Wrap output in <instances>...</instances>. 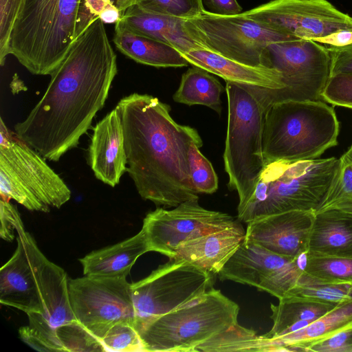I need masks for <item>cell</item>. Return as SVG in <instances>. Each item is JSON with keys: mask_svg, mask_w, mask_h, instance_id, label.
I'll use <instances>...</instances> for the list:
<instances>
[{"mask_svg": "<svg viewBox=\"0 0 352 352\" xmlns=\"http://www.w3.org/2000/svg\"><path fill=\"white\" fill-rule=\"evenodd\" d=\"M117 72V56L98 17L72 42L42 98L14 126L15 135L45 160L58 162L104 107Z\"/></svg>", "mask_w": 352, "mask_h": 352, "instance_id": "1", "label": "cell"}, {"mask_svg": "<svg viewBox=\"0 0 352 352\" xmlns=\"http://www.w3.org/2000/svg\"><path fill=\"white\" fill-rule=\"evenodd\" d=\"M116 107L123 126L126 172L140 197L168 208L199 198L188 162L190 145H203L197 129L176 122L170 106L151 95L133 93Z\"/></svg>", "mask_w": 352, "mask_h": 352, "instance_id": "2", "label": "cell"}, {"mask_svg": "<svg viewBox=\"0 0 352 352\" xmlns=\"http://www.w3.org/2000/svg\"><path fill=\"white\" fill-rule=\"evenodd\" d=\"M340 123L322 100H287L270 104L264 116L263 153L265 164L318 158L338 144Z\"/></svg>", "mask_w": 352, "mask_h": 352, "instance_id": "3", "label": "cell"}, {"mask_svg": "<svg viewBox=\"0 0 352 352\" xmlns=\"http://www.w3.org/2000/svg\"><path fill=\"white\" fill-rule=\"evenodd\" d=\"M80 0H23L10 54L31 74L51 75L75 39Z\"/></svg>", "mask_w": 352, "mask_h": 352, "instance_id": "4", "label": "cell"}, {"mask_svg": "<svg viewBox=\"0 0 352 352\" xmlns=\"http://www.w3.org/2000/svg\"><path fill=\"white\" fill-rule=\"evenodd\" d=\"M338 164V159L334 157L265 164L251 197L237 211L238 220L247 223L287 211H316L332 181Z\"/></svg>", "mask_w": 352, "mask_h": 352, "instance_id": "5", "label": "cell"}, {"mask_svg": "<svg viewBox=\"0 0 352 352\" xmlns=\"http://www.w3.org/2000/svg\"><path fill=\"white\" fill-rule=\"evenodd\" d=\"M239 306L212 287L193 302L135 323L144 352L196 351L201 344L238 323Z\"/></svg>", "mask_w": 352, "mask_h": 352, "instance_id": "6", "label": "cell"}, {"mask_svg": "<svg viewBox=\"0 0 352 352\" xmlns=\"http://www.w3.org/2000/svg\"><path fill=\"white\" fill-rule=\"evenodd\" d=\"M228 124L223 153L228 185L237 192V211L249 201L265 168L263 136L265 109L248 85L226 81Z\"/></svg>", "mask_w": 352, "mask_h": 352, "instance_id": "7", "label": "cell"}, {"mask_svg": "<svg viewBox=\"0 0 352 352\" xmlns=\"http://www.w3.org/2000/svg\"><path fill=\"white\" fill-rule=\"evenodd\" d=\"M0 194L31 211L48 212L71 198V190L45 159L0 119Z\"/></svg>", "mask_w": 352, "mask_h": 352, "instance_id": "8", "label": "cell"}, {"mask_svg": "<svg viewBox=\"0 0 352 352\" xmlns=\"http://www.w3.org/2000/svg\"><path fill=\"white\" fill-rule=\"evenodd\" d=\"M331 65L329 50L313 40L297 38L272 43L267 47L266 67L280 72L284 87H249L265 110L277 102L322 100V93L331 76Z\"/></svg>", "mask_w": 352, "mask_h": 352, "instance_id": "9", "label": "cell"}, {"mask_svg": "<svg viewBox=\"0 0 352 352\" xmlns=\"http://www.w3.org/2000/svg\"><path fill=\"white\" fill-rule=\"evenodd\" d=\"M184 25L204 49L254 67H266L270 45L297 39L244 12L225 16L205 10L199 16L186 19Z\"/></svg>", "mask_w": 352, "mask_h": 352, "instance_id": "10", "label": "cell"}, {"mask_svg": "<svg viewBox=\"0 0 352 352\" xmlns=\"http://www.w3.org/2000/svg\"><path fill=\"white\" fill-rule=\"evenodd\" d=\"M213 275L185 260L170 259L146 278L131 283L135 324L197 300L213 287Z\"/></svg>", "mask_w": 352, "mask_h": 352, "instance_id": "11", "label": "cell"}, {"mask_svg": "<svg viewBox=\"0 0 352 352\" xmlns=\"http://www.w3.org/2000/svg\"><path fill=\"white\" fill-rule=\"evenodd\" d=\"M68 291L76 320L100 341L118 322L135 324L131 283L126 277L68 279Z\"/></svg>", "mask_w": 352, "mask_h": 352, "instance_id": "12", "label": "cell"}, {"mask_svg": "<svg viewBox=\"0 0 352 352\" xmlns=\"http://www.w3.org/2000/svg\"><path fill=\"white\" fill-rule=\"evenodd\" d=\"M304 254L280 255L244 239L217 275L221 280L254 287L279 300L289 294L303 273Z\"/></svg>", "mask_w": 352, "mask_h": 352, "instance_id": "13", "label": "cell"}, {"mask_svg": "<svg viewBox=\"0 0 352 352\" xmlns=\"http://www.w3.org/2000/svg\"><path fill=\"white\" fill-rule=\"evenodd\" d=\"M228 213L201 206L199 198L181 203L166 210L157 208L146 214L144 230L150 251L173 258L182 243L210 232L232 226L236 222Z\"/></svg>", "mask_w": 352, "mask_h": 352, "instance_id": "14", "label": "cell"}, {"mask_svg": "<svg viewBox=\"0 0 352 352\" xmlns=\"http://www.w3.org/2000/svg\"><path fill=\"white\" fill-rule=\"evenodd\" d=\"M244 14L301 39L314 40L338 30H352V16L327 0H271Z\"/></svg>", "mask_w": 352, "mask_h": 352, "instance_id": "15", "label": "cell"}, {"mask_svg": "<svg viewBox=\"0 0 352 352\" xmlns=\"http://www.w3.org/2000/svg\"><path fill=\"white\" fill-rule=\"evenodd\" d=\"M17 247L0 270V302L27 315L45 310L42 274L47 258L24 229L17 232Z\"/></svg>", "mask_w": 352, "mask_h": 352, "instance_id": "16", "label": "cell"}, {"mask_svg": "<svg viewBox=\"0 0 352 352\" xmlns=\"http://www.w3.org/2000/svg\"><path fill=\"white\" fill-rule=\"evenodd\" d=\"M45 310L41 314H28L29 324L19 329L21 340L42 352H63L56 329L77 321L70 304L68 278L65 271L47 260L42 274Z\"/></svg>", "mask_w": 352, "mask_h": 352, "instance_id": "17", "label": "cell"}, {"mask_svg": "<svg viewBox=\"0 0 352 352\" xmlns=\"http://www.w3.org/2000/svg\"><path fill=\"white\" fill-rule=\"evenodd\" d=\"M315 210H292L247 223L245 239L276 254L297 257L308 251Z\"/></svg>", "mask_w": 352, "mask_h": 352, "instance_id": "18", "label": "cell"}, {"mask_svg": "<svg viewBox=\"0 0 352 352\" xmlns=\"http://www.w3.org/2000/svg\"><path fill=\"white\" fill-rule=\"evenodd\" d=\"M88 157L95 177L111 187L118 185L126 172L123 126L116 107L94 127Z\"/></svg>", "mask_w": 352, "mask_h": 352, "instance_id": "19", "label": "cell"}, {"mask_svg": "<svg viewBox=\"0 0 352 352\" xmlns=\"http://www.w3.org/2000/svg\"><path fill=\"white\" fill-rule=\"evenodd\" d=\"M245 236V230L237 219L229 227L180 244L172 258L185 260L217 274L240 247Z\"/></svg>", "mask_w": 352, "mask_h": 352, "instance_id": "20", "label": "cell"}, {"mask_svg": "<svg viewBox=\"0 0 352 352\" xmlns=\"http://www.w3.org/2000/svg\"><path fill=\"white\" fill-rule=\"evenodd\" d=\"M182 54L190 65L201 67L226 81L270 89L284 87L280 72L274 68L245 65L206 49Z\"/></svg>", "mask_w": 352, "mask_h": 352, "instance_id": "21", "label": "cell"}, {"mask_svg": "<svg viewBox=\"0 0 352 352\" xmlns=\"http://www.w3.org/2000/svg\"><path fill=\"white\" fill-rule=\"evenodd\" d=\"M120 21L135 33L166 43L181 54L204 49L189 34L184 25L186 19L149 12L135 3Z\"/></svg>", "mask_w": 352, "mask_h": 352, "instance_id": "22", "label": "cell"}, {"mask_svg": "<svg viewBox=\"0 0 352 352\" xmlns=\"http://www.w3.org/2000/svg\"><path fill=\"white\" fill-rule=\"evenodd\" d=\"M149 252L145 232L141 230L123 241L93 251L80 262L83 274L92 277H127L137 259Z\"/></svg>", "mask_w": 352, "mask_h": 352, "instance_id": "23", "label": "cell"}, {"mask_svg": "<svg viewBox=\"0 0 352 352\" xmlns=\"http://www.w3.org/2000/svg\"><path fill=\"white\" fill-rule=\"evenodd\" d=\"M308 252L352 258V214L338 210L315 212Z\"/></svg>", "mask_w": 352, "mask_h": 352, "instance_id": "24", "label": "cell"}, {"mask_svg": "<svg viewBox=\"0 0 352 352\" xmlns=\"http://www.w3.org/2000/svg\"><path fill=\"white\" fill-rule=\"evenodd\" d=\"M113 41L121 53L140 64L155 67H182L189 65L175 47L136 34L120 21L115 24Z\"/></svg>", "mask_w": 352, "mask_h": 352, "instance_id": "25", "label": "cell"}, {"mask_svg": "<svg viewBox=\"0 0 352 352\" xmlns=\"http://www.w3.org/2000/svg\"><path fill=\"white\" fill-rule=\"evenodd\" d=\"M278 300L277 305H270L272 327L260 336L268 342L305 327L337 306L292 296Z\"/></svg>", "mask_w": 352, "mask_h": 352, "instance_id": "26", "label": "cell"}, {"mask_svg": "<svg viewBox=\"0 0 352 352\" xmlns=\"http://www.w3.org/2000/svg\"><path fill=\"white\" fill-rule=\"evenodd\" d=\"M352 324V300L337 305L309 325L273 342L274 351H307L312 343Z\"/></svg>", "mask_w": 352, "mask_h": 352, "instance_id": "27", "label": "cell"}, {"mask_svg": "<svg viewBox=\"0 0 352 352\" xmlns=\"http://www.w3.org/2000/svg\"><path fill=\"white\" fill-rule=\"evenodd\" d=\"M224 91L226 87L210 72L192 65L183 74L173 99L188 106H206L220 115L222 110L221 95Z\"/></svg>", "mask_w": 352, "mask_h": 352, "instance_id": "28", "label": "cell"}, {"mask_svg": "<svg viewBox=\"0 0 352 352\" xmlns=\"http://www.w3.org/2000/svg\"><path fill=\"white\" fill-rule=\"evenodd\" d=\"M327 210L352 214V144L338 159L332 181L315 212Z\"/></svg>", "mask_w": 352, "mask_h": 352, "instance_id": "29", "label": "cell"}, {"mask_svg": "<svg viewBox=\"0 0 352 352\" xmlns=\"http://www.w3.org/2000/svg\"><path fill=\"white\" fill-rule=\"evenodd\" d=\"M196 351H272L271 344L238 323L199 345Z\"/></svg>", "mask_w": 352, "mask_h": 352, "instance_id": "30", "label": "cell"}, {"mask_svg": "<svg viewBox=\"0 0 352 352\" xmlns=\"http://www.w3.org/2000/svg\"><path fill=\"white\" fill-rule=\"evenodd\" d=\"M289 296L338 305L352 300V283L322 280L303 272Z\"/></svg>", "mask_w": 352, "mask_h": 352, "instance_id": "31", "label": "cell"}, {"mask_svg": "<svg viewBox=\"0 0 352 352\" xmlns=\"http://www.w3.org/2000/svg\"><path fill=\"white\" fill-rule=\"evenodd\" d=\"M303 272L322 280L352 283V258L317 254L307 251L304 255Z\"/></svg>", "mask_w": 352, "mask_h": 352, "instance_id": "32", "label": "cell"}, {"mask_svg": "<svg viewBox=\"0 0 352 352\" xmlns=\"http://www.w3.org/2000/svg\"><path fill=\"white\" fill-rule=\"evenodd\" d=\"M136 0H80L75 38L99 17L104 23H116Z\"/></svg>", "mask_w": 352, "mask_h": 352, "instance_id": "33", "label": "cell"}, {"mask_svg": "<svg viewBox=\"0 0 352 352\" xmlns=\"http://www.w3.org/2000/svg\"><path fill=\"white\" fill-rule=\"evenodd\" d=\"M202 146L192 143L188 152V162L192 186L197 193L212 194L218 189V177L211 162L201 153Z\"/></svg>", "mask_w": 352, "mask_h": 352, "instance_id": "34", "label": "cell"}, {"mask_svg": "<svg viewBox=\"0 0 352 352\" xmlns=\"http://www.w3.org/2000/svg\"><path fill=\"white\" fill-rule=\"evenodd\" d=\"M56 335L63 352L105 351L101 342L78 321L59 327Z\"/></svg>", "mask_w": 352, "mask_h": 352, "instance_id": "35", "label": "cell"}, {"mask_svg": "<svg viewBox=\"0 0 352 352\" xmlns=\"http://www.w3.org/2000/svg\"><path fill=\"white\" fill-rule=\"evenodd\" d=\"M135 4L149 12L186 19L205 11L203 0H136Z\"/></svg>", "mask_w": 352, "mask_h": 352, "instance_id": "36", "label": "cell"}, {"mask_svg": "<svg viewBox=\"0 0 352 352\" xmlns=\"http://www.w3.org/2000/svg\"><path fill=\"white\" fill-rule=\"evenodd\" d=\"M100 341L105 351H144L138 331L133 324L126 322L113 325Z\"/></svg>", "mask_w": 352, "mask_h": 352, "instance_id": "37", "label": "cell"}, {"mask_svg": "<svg viewBox=\"0 0 352 352\" xmlns=\"http://www.w3.org/2000/svg\"><path fill=\"white\" fill-rule=\"evenodd\" d=\"M327 103L352 109V72L333 74L322 93Z\"/></svg>", "mask_w": 352, "mask_h": 352, "instance_id": "38", "label": "cell"}, {"mask_svg": "<svg viewBox=\"0 0 352 352\" xmlns=\"http://www.w3.org/2000/svg\"><path fill=\"white\" fill-rule=\"evenodd\" d=\"M23 0H0V64L10 54L11 34Z\"/></svg>", "mask_w": 352, "mask_h": 352, "instance_id": "39", "label": "cell"}, {"mask_svg": "<svg viewBox=\"0 0 352 352\" xmlns=\"http://www.w3.org/2000/svg\"><path fill=\"white\" fill-rule=\"evenodd\" d=\"M307 351L352 352V324L312 343Z\"/></svg>", "mask_w": 352, "mask_h": 352, "instance_id": "40", "label": "cell"}, {"mask_svg": "<svg viewBox=\"0 0 352 352\" xmlns=\"http://www.w3.org/2000/svg\"><path fill=\"white\" fill-rule=\"evenodd\" d=\"M1 228L0 236L5 241H12L14 232L24 229L20 214L16 207L9 200L1 197L0 201Z\"/></svg>", "mask_w": 352, "mask_h": 352, "instance_id": "41", "label": "cell"}, {"mask_svg": "<svg viewBox=\"0 0 352 352\" xmlns=\"http://www.w3.org/2000/svg\"><path fill=\"white\" fill-rule=\"evenodd\" d=\"M331 54V74L352 72V45L339 49H329Z\"/></svg>", "mask_w": 352, "mask_h": 352, "instance_id": "42", "label": "cell"}, {"mask_svg": "<svg viewBox=\"0 0 352 352\" xmlns=\"http://www.w3.org/2000/svg\"><path fill=\"white\" fill-rule=\"evenodd\" d=\"M329 49H339L352 45V30H340L313 40Z\"/></svg>", "mask_w": 352, "mask_h": 352, "instance_id": "43", "label": "cell"}, {"mask_svg": "<svg viewBox=\"0 0 352 352\" xmlns=\"http://www.w3.org/2000/svg\"><path fill=\"white\" fill-rule=\"evenodd\" d=\"M204 1L211 12L219 15H237L242 11V8L236 0H204Z\"/></svg>", "mask_w": 352, "mask_h": 352, "instance_id": "44", "label": "cell"}]
</instances>
